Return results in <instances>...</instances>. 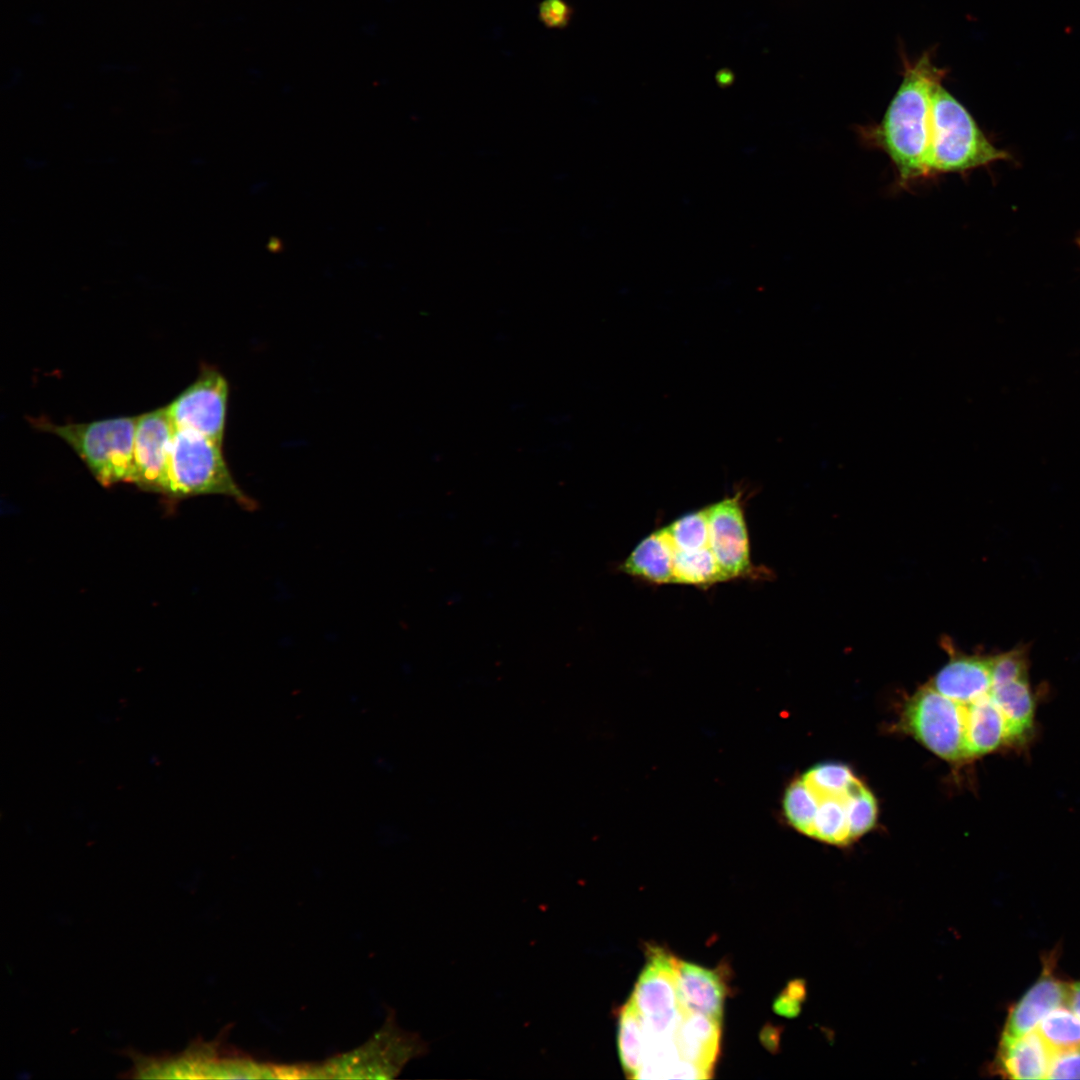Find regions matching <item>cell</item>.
Here are the masks:
<instances>
[{"label": "cell", "instance_id": "cell-5", "mask_svg": "<svg viewBox=\"0 0 1080 1080\" xmlns=\"http://www.w3.org/2000/svg\"><path fill=\"white\" fill-rule=\"evenodd\" d=\"M904 728L931 752L948 761L968 759L966 705L936 691L919 689L908 701Z\"/></svg>", "mask_w": 1080, "mask_h": 1080}, {"label": "cell", "instance_id": "cell-25", "mask_svg": "<svg viewBox=\"0 0 1080 1080\" xmlns=\"http://www.w3.org/2000/svg\"><path fill=\"white\" fill-rule=\"evenodd\" d=\"M818 804L816 796L802 779H798L786 789L783 801L784 814L795 829L812 837Z\"/></svg>", "mask_w": 1080, "mask_h": 1080}, {"label": "cell", "instance_id": "cell-24", "mask_svg": "<svg viewBox=\"0 0 1080 1080\" xmlns=\"http://www.w3.org/2000/svg\"><path fill=\"white\" fill-rule=\"evenodd\" d=\"M665 528L675 550L695 551L710 547L707 507L688 512Z\"/></svg>", "mask_w": 1080, "mask_h": 1080}, {"label": "cell", "instance_id": "cell-22", "mask_svg": "<svg viewBox=\"0 0 1080 1080\" xmlns=\"http://www.w3.org/2000/svg\"><path fill=\"white\" fill-rule=\"evenodd\" d=\"M1036 1030L1053 1053L1080 1047V1019L1070 1008L1054 1009Z\"/></svg>", "mask_w": 1080, "mask_h": 1080}, {"label": "cell", "instance_id": "cell-27", "mask_svg": "<svg viewBox=\"0 0 1080 1080\" xmlns=\"http://www.w3.org/2000/svg\"><path fill=\"white\" fill-rule=\"evenodd\" d=\"M1027 677V656L1023 649H1015L992 657L991 689Z\"/></svg>", "mask_w": 1080, "mask_h": 1080}, {"label": "cell", "instance_id": "cell-31", "mask_svg": "<svg viewBox=\"0 0 1080 1080\" xmlns=\"http://www.w3.org/2000/svg\"><path fill=\"white\" fill-rule=\"evenodd\" d=\"M1067 1005L1080 1019V982L1069 984Z\"/></svg>", "mask_w": 1080, "mask_h": 1080}, {"label": "cell", "instance_id": "cell-13", "mask_svg": "<svg viewBox=\"0 0 1080 1080\" xmlns=\"http://www.w3.org/2000/svg\"><path fill=\"white\" fill-rule=\"evenodd\" d=\"M1052 1055L1035 1028L1019 1037H1001L993 1067L1009 1079H1046Z\"/></svg>", "mask_w": 1080, "mask_h": 1080}, {"label": "cell", "instance_id": "cell-30", "mask_svg": "<svg viewBox=\"0 0 1080 1080\" xmlns=\"http://www.w3.org/2000/svg\"><path fill=\"white\" fill-rule=\"evenodd\" d=\"M806 994L805 984L796 980L787 985L774 1002V1010L785 1017L797 1016Z\"/></svg>", "mask_w": 1080, "mask_h": 1080}, {"label": "cell", "instance_id": "cell-12", "mask_svg": "<svg viewBox=\"0 0 1080 1080\" xmlns=\"http://www.w3.org/2000/svg\"><path fill=\"white\" fill-rule=\"evenodd\" d=\"M678 995L684 1011L704 1014L721 1021L727 995L725 975L721 969H708L677 959Z\"/></svg>", "mask_w": 1080, "mask_h": 1080}, {"label": "cell", "instance_id": "cell-6", "mask_svg": "<svg viewBox=\"0 0 1080 1080\" xmlns=\"http://www.w3.org/2000/svg\"><path fill=\"white\" fill-rule=\"evenodd\" d=\"M676 962L677 958L670 952L649 946L647 963L631 994L643 1018L648 1041L673 1038L685 1012L678 995Z\"/></svg>", "mask_w": 1080, "mask_h": 1080}, {"label": "cell", "instance_id": "cell-29", "mask_svg": "<svg viewBox=\"0 0 1080 1080\" xmlns=\"http://www.w3.org/2000/svg\"><path fill=\"white\" fill-rule=\"evenodd\" d=\"M572 14V7L566 0H542L538 6L539 20L550 29L567 27Z\"/></svg>", "mask_w": 1080, "mask_h": 1080}, {"label": "cell", "instance_id": "cell-2", "mask_svg": "<svg viewBox=\"0 0 1080 1080\" xmlns=\"http://www.w3.org/2000/svg\"><path fill=\"white\" fill-rule=\"evenodd\" d=\"M1008 157L1006 151L987 138L968 110L942 86V82L938 83L931 97L926 158L928 176L964 173Z\"/></svg>", "mask_w": 1080, "mask_h": 1080}, {"label": "cell", "instance_id": "cell-23", "mask_svg": "<svg viewBox=\"0 0 1080 1080\" xmlns=\"http://www.w3.org/2000/svg\"><path fill=\"white\" fill-rule=\"evenodd\" d=\"M845 799L846 797L818 800L813 838L835 845H846L852 841Z\"/></svg>", "mask_w": 1080, "mask_h": 1080}, {"label": "cell", "instance_id": "cell-18", "mask_svg": "<svg viewBox=\"0 0 1080 1080\" xmlns=\"http://www.w3.org/2000/svg\"><path fill=\"white\" fill-rule=\"evenodd\" d=\"M1006 727L1007 743H1021L1031 733L1034 701L1027 677L991 689Z\"/></svg>", "mask_w": 1080, "mask_h": 1080}, {"label": "cell", "instance_id": "cell-26", "mask_svg": "<svg viewBox=\"0 0 1080 1080\" xmlns=\"http://www.w3.org/2000/svg\"><path fill=\"white\" fill-rule=\"evenodd\" d=\"M851 839L868 832L877 818V803L873 794L860 782L852 788L845 799Z\"/></svg>", "mask_w": 1080, "mask_h": 1080}, {"label": "cell", "instance_id": "cell-15", "mask_svg": "<svg viewBox=\"0 0 1080 1080\" xmlns=\"http://www.w3.org/2000/svg\"><path fill=\"white\" fill-rule=\"evenodd\" d=\"M679 1056L710 1078L720 1045V1021L685 1011L674 1032Z\"/></svg>", "mask_w": 1080, "mask_h": 1080}, {"label": "cell", "instance_id": "cell-21", "mask_svg": "<svg viewBox=\"0 0 1080 1080\" xmlns=\"http://www.w3.org/2000/svg\"><path fill=\"white\" fill-rule=\"evenodd\" d=\"M818 800L845 798L859 781L849 767L841 763H821L801 778Z\"/></svg>", "mask_w": 1080, "mask_h": 1080}, {"label": "cell", "instance_id": "cell-19", "mask_svg": "<svg viewBox=\"0 0 1080 1080\" xmlns=\"http://www.w3.org/2000/svg\"><path fill=\"white\" fill-rule=\"evenodd\" d=\"M617 1045L626 1076L636 1079L647 1051L648 1033L631 998L618 1013Z\"/></svg>", "mask_w": 1080, "mask_h": 1080}, {"label": "cell", "instance_id": "cell-1", "mask_svg": "<svg viewBox=\"0 0 1080 1080\" xmlns=\"http://www.w3.org/2000/svg\"><path fill=\"white\" fill-rule=\"evenodd\" d=\"M944 74V70L932 64L929 55H923L913 64H905L902 83L882 120L859 128L866 144L889 157L902 187L929 177L926 158L931 97Z\"/></svg>", "mask_w": 1080, "mask_h": 1080}, {"label": "cell", "instance_id": "cell-7", "mask_svg": "<svg viewBox=\"0 0 1080 1080\" xmlns=\"http://www.w3.org/2000/svg\"><path fill=\"white\" fill-rule=\"evenodd\" d=\"M425 1049V1043L417 1035L402 1031L391 1022L360 1049L333 1059L319 1071L337 1077L392 1078Z\"/></svg>", "mask_w": 1080, "mask_h": 1080}, {"label": "cell", "instance_id": "cell-14", "mask_svg": "<svg viewBox=\"0 0 1080 1080\" xmlns=\"http://www.w3.org/2000/svg\"><path fill=\"white\" fill-rule=\"evenodd\" d=\"M992 658L959 656L943 666L930 686L942 695L968 705L991 691Z\"/></svg>", "mask_w": 1080, "mask_h": 1080}, {"label": "cell", "instance_id": "cell-3", "mask_svg": "<svg viewBox=\"0 0 1080 1080\" xmlns=\"http://www.w3.org/2000/svg\"><path fill=\"white\" fill-rule=\"evenodd\" d=\"M38 430L63 439L83 460L96 480L109 487L133 483L134 437L137 417H117L88 423L58 425L45 417L30 418Z\"/></svg>", "mask_w": 1080, "mask_h": 1080}, {"label": "cell", "instance_id": "cell-20", "mask_svg": "<svg viewBox=\"0 0 1080 1080\" xmlns=\"http://www.w3.org/2000/svg\"><path fill=\"white\" fill-rule=\"evenodd\" d=\"M723 581L727 579L710 547L695 551L674 549L673 584L707 587Z\"/></svg>", "mask_w": 1080, "mask_h": 1080}, {"label": "cell", "instance_id": "cell-16", "mask_svg": "<svg viewBox=\"0 0 1080 1080\" xmlns=\"http://www.w3.org/2000/svg\"><path fill=\"white\" fill-rule=\"evenodd\" d=\"M674 548L665 527L643 538L621 565L625 573L653 584L673 583Z\"/></svg>", "mask_w": 1080, "mask_h": 1080}, {"label": "cell", "instance_id": "cell-28", "mask_svg": "<svg viewBox=\"0 0 1080 1080\" xmlns=\"http://www.w3.org/2000/svg\"><path fill=\"white\" fill-rule=\"evenodd\" d=\"M1046 1079H1080V1047L1053 1053Z\"/></svg>", "mask_w": 1080, "mask_h": 1080}, {"label": "cell", "instance_id": "cell-10", "mask_svg": "<svg viewBox=\"0 0 1080 1080\" xmlns=\"http://www.w3.org/2000/svg\"><path fill=\"white\" fill-rule=\"evenodd\" d=\"M175 430L166 407L137 416L133 484L143 490L167 495Z\"/></svg>", "mask_w": 1080, "mask_h": 1080}, {"label": "cell", "instance_id": "cell-17", "mask_svg": "<svg viewBox=\"0 0 1080 1080\" xmlns=\"http://www.w3.org/2000/svg\"><path fill=\"white\" fill-rule=\"evenodd\" d=\"M1007 743L1003 716L990 693L966 705V744L969 758Z\"/></svg>", "mask_w": 1080, "mask_h": 1080}, {"label": "cell", "instance_id": "cell-9", "mask_svg": "<svg viewBox=\"0 0 1080 1080\" xmlns=\"http://www.w3.org/2000/svg\"><path fill=\"white\" fill-rule=\"evenodd\" d=\"M738 491L707 507L710 548L727 580L752 577L758 568L750 557V545Z\"/></svg>", "mask_w": 1080, "mask_h": 1080}, {"label": "cell", "instance_id": "cell-4", "mask_svg": "<svg viewBox=\"0 0 1080 1080\" xmlns=\"http://www.w3.org/2000/svg\"><path fill=\"white\" fill-rule=\"evenodd\" d=\"M216 494L233 499L245 510L257 508L237 484L222 445L191 429H176L170 454L167 496L180 498Z\"/></svg>", "mask_w": 1080, "mask_h": 1080}, {"label": "cell", "instance_id": "cell-11", "mask_svg": "<svg viewBox=\"0 0 1080 1080\" xmlns=\"http://www.w3.org/2000/svg\"><path fill=\"white\" fill-rule=\"evenodd\" d=\"M1069 984L1053 973L1047 961L1041 976L1009 1010L1001 1037H1019L1035 1029L1054 1009L1066 1004Z\"/></svg>", "mask_w": 1080, "mask_h": 1080}, {"label": "cell", "instance_id": "cell-8", "mask_svg": "<svg viewBox=\"0 0 1080 1080\" xmlns=\"http://www.w3.org/2000/svg\"><path fill=\"white\" fill-rule=\"evenodd\" d=\"M229 386L214 366L203 364L197 379L168 406L176 429H191L223 445Z\"/></svg>", "mask_w": 1080, "mask_h": 1080}]
</instances>
